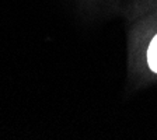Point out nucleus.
<instances>
[{"mask_svg": "<svg viewBox=\"0 0 157 140\" xmlns=\"http://www.w3.org/2000/svg\"><path fill=\"white\" fill-rule=\"evenodd\" d=\"M147 65L151 72L157 73V35L153 36L150 45L147 48Z\"/></svg>", "mask_w": 157, "mask_h": 140, "instance_id": "f257e3e1", "label": "nucleus"}]
</instances>
